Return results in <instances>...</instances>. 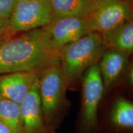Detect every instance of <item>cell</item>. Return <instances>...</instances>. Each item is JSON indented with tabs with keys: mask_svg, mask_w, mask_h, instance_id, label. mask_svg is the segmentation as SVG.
<instances>
[{
	"mask_svg": "<svg viewBox=\"0 0 133 133\" xmlns=\"http://www.w3.org/2000/svg\"><path fill=\"white\" fill-rule=\"evenodd\" d=\"M16 2H22V1H29V0H16Z\"/></svg>",
	"mask_w": 133,
	"mask_h": 133,
	"instance_id": "d6986e66",
	"label": "cell"
},
{
	"mask_svg": "<svg viewBox=\"0 0 133 133\" xmlns=\"http://www.w3.org/2000/svg\"><path fill=\"white\" fill-rule=\"evenodd\" d=\"M84 17L89 31L102 34L131 19L132 5L130 0H94Z\"/></svg>",
	"mask_w": 133,
	"mask_h": 133,
	"instance_id": "5b68a950",
	"label": "cell"
},
{
	"mask_svg": "<svg viewBox=\"0 0 133 133\" xmlns=\"http://www.w3.org/2000/svg\"><path fill=\"white\" fill-rule=\"evenodd\" d=\"M81 78V104L76 133H97L99 129L98 110L104 96L99 64L88 68Z\"/></svg>",
	"mask_w": 133,
	"mask_h": 133,
	"instance_id": "277c9868",
	"label": "cell"
},
{
	"mask_svg": "<svg viewBox=\"0 0 133 133\" xmlns=\"http://www.w3.org/2000/svg\"><path fill=\"white\" fill-rule=\"evenodd\" d=\"M129 55L114 49L105 51L98 64L104 86V96L112 91L125 74L129 65Z\"/></svg>",
	"mask_w": 133,
	"mask_h": 133,
	"instance_id": "30bf717a",
	"label": "cell"
},
{
	"mask_svg": "<svg viewBox=\"0 0 133 133\" xmlns=\"http://www.w3.org/2000/svg\"><path fill=\"white\" fill-rule=\"evenodd\" d=\"M53 19L84 17L92 9L94 0H49ZM52 19V20H53Z\"/></svg>",
	"mask_w": 133,
	"mask_h": 133,
	"instance_id": "4fadbf2b",
	"label": "cell"
},
{
	"mask_svg": "<svg viewBox=\"0 0 133 133\" xmlns=\"http://www.w3.org/2000/svg\"><path fill=\"white\" fill-rule=\"evenodd\" d=\"M126 78L128 83L130 86H132L133 84V68L132 65H128L126 71Z\"/></svg>",
	"mask_w": 133,
	"mask_h": 133,
	"instance_id": "e0dca14e",
	"label": "cell"
},
{
	"mask_svg": "<svg viewBox=\"0 0 133 133\" xmlns=\"http://www.w3.org/2000/svg\"><path fill=\"white\" fill-rule=\"evenodd\" d=\"M48 26L53 44L60 49L89 32L84 17L54 19Z\"/></svg>",
	"mask_w": 133,
	"mask_h": 133,
	"instance_id": "9c48e42d",
	"label": "cell"
},
{
	"mask_svg": "<svg viewBox=\"0 0 133 133\" xmlns=\"http://www.w3.org/2000/svg\"><path fill=\"white\" fill-rule=\"evenodd\" d=\"M0 121L11 133H23V121L21 105L0 98Z\"/></svg>",
	"mask_w": 133,
	"mask_h": 133,
	"instance_id": "5bb4252c",
	"label": "cell"
},
{
	"mask_svg": "<svg viewBox=\"0 0 133 133\" xmlns=\"http://www.w3.org/2000/svg\"><path fill=\"white\" fill-rule=\"evenodd\" d=\"M9 19H0V39L8 34Z\"/></svg>",
	"mask_w": 133,
	"mask_h": 133,
	"instance_id": "2e32d148",
	"label": "cell"
},
{
	"mask_svg": "<svg viewBox=\"0 0 133 133\" xmlns=\"http://www.w3.org/2000/svg\"><path fill=\"white\" fill-rule=\"evenodd\" d=\"M60 52L53 44L48 25L6 35L0 39V74L39 71L59 59Z\"/></svg>",
	"mask_w": 133,
	"mask_h": 133,
	"instance_id": "6da1fadb",
	"label": "cell"
},
{
	"mask_svg": "<svg viewBox=\"0 0 133 133\" xmlns=\"http://www.w3.org/2000/svg\"><path fill=\"white\" fill-rule=\"evenodd\" d=\"M0 133H11L8 128L0 121Z\"/></svg>",
	"mask_w": 133,
	"mask_h": 133,
	"instance_id": "ac0fdd59",
	"label": "cell"
},
{
	"mask_svg": "<svg viewBox=\"0 0 133 133\" xmlns=\"http://www.w3.org/2000/svg\"><path fill=\"white\" fill-rule=\"evenodd\" d=\"M16 3V0H0V19H9Z\"/></svg>",
	"mask_w": 133,
	"mask_h": 133,
	"instance_id": "9a60e30c",
	"label": "cell"
},
{
	"mask_svg": "<svg viewBox=\"0 0 133 133\" xmlns=\"http://www.w3.org/2000/svg\"><path fill=\"white\" fill-rule=\"evenodd\" d=\"M23 133H57L46 124L39 96L38 75L29 94L21 104Z\"/></svg>",
	"mask_w": 133,
	"mask_h": 133,
	"instance_id": "52a82bcc",
	"label": "cell"
},
{
	"mask_svg": "<svg viewBox=\"0 0 133 133\" xmlns=\"http://www.w3.org/2000/svg\"><path fill=\"white\" fill-rule=\"evenodd\" d=\"M39 96L46 124L57 131L69 114L71 102L66 96L68 86L59 59L38 72Z\"/></svg>",
	"mask_w": 133,
	"mask_h": 133,
	"instance_id": "7a4b0ae2",
	"label": "cell"
},
{
	"mask_svg": "<svg viewBox=\"0 0 133 133\" xmlns=\"http://www.w3.org/2000/svg\"><path fill=\"white\" fill-rule=\"evenodd\" d=\"M39 71L0 74V98L21 105L37 79Z\"/></svg>",
	"mask_w": 133,
	"mask_h": 133,
	"instance_id": "ba28073f",
	"label": "cell"
},
{
	"mask_svg": "<svg viewBox=\"0 0 133 133\" xmlns=\"http://www.w3.org/2000/svg\"><path fill=\"white\" fill-rule=\"evenodd\" d=\"M110 124L118 131H131L133 129V104L123 97L115 100L109 114Z\"/></svg>",
	"mask_w": 133,
	"mask_h": 133,
	"instance_id": "7c38bea8",
	"label": "cell"
},
{
	"mask_svg": "<svg viewBox=\"0 0 133 133\" xmlns=\"http://www.w3.org/2000/svg\"><path fill=\"white\" fill-rule=\"evenodd\" d=\"M52 19L49 0H29L17 2L9 18L7 35L47 26Z\"/></svg>",
	"mask_w": 133,
	"mask_h": 133,
	"instance_id": "8992f818",
	"label": "cell"
},
{
	"mask_svg": "<svg viewBox=\"0 0 133 133\" xmlns=\"http://www.w3.org/2000/svg\"><path fill=\"white\" fill-rule=\"evenodd\" d=\"M101 35L107 49L116 50L129 56L132 53V18Z\"/></svg>",
	"mask_w": 133,
	"mask_h": 133,
	"instance_id": "8fae6325",
	"label": "cell"
},
{
	"mask_svg": "<svg viewBox=\"0 0 133 133\" xmlns=\"http://www.w3.org/2000/svg\"><path fill=\"white\" fill-rule=\"evenodd\" d=\"M107 46L99 33L89 31L61 48L59 62L68 89H71L88 68L99 64Z\"/></svg>",
	"mask_w": 133,
	"mask_h": 133,
	"instance_id": "3957f363",
	"label": "cell"
}]
</instances>
